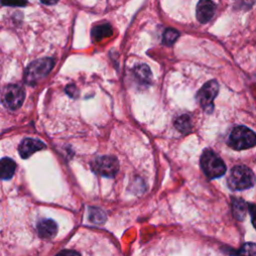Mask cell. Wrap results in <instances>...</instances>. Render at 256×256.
Masks as SVG:
<instances>
[{
	"label": "cell",
	"mask_w": 256,
	"mask_h": 256,
	"mask_svg": "<svg viewBox=\"0 0 256 256\" xmlns=\"http://www.w3.org/2000/svg\"><path fill=\"white\" fill-rule=\"evenodd\" d=\"M200 165L204 174L211 179L221 177L226 172V166L223 160L210 149L203 151L200 158Z\"/></svg>",
	"instance_id": "6da1fadb"
},
{
	"label": "cell",
	"mask_w": 256,
	"mask_h": 256,
	"mask_svg": "<svg viewBox=\"0 0 256 256\" xmlns=\"http://www.w3.org/2000/svg\"><path fill=\"white\" fill-rule=\"evenodd\" d=\"M253 171L244 165H238L232 168L228 178V185L234 190H244L252 187L255 183Z\"/></svg>",
	"instance_id": "7a4b0ae2"
},
{
	"label": "cell",
	"mask_w": 256,
	"mask_h": 256,
	"mask_svg": "<svg viewBox=\"0 0 256 256\" xmlns=\"http://www.w3.org/2000/svg\"><path fill=\"white\" fill-rule=\"evenodd\" d=\"M53 66L54 60L52 58H41L33 61L25 71V82L29 85H35L51 71Z\"/></svg>",
	"instance_id": "3957f363"
},
{
	"label": "cell",
	"mask_w": 256,
	"mask_h": 256,
	"mask_svg": "<svg viewBox=\"0 0 256 256\" xmlns=\"http://www.w3.org/2000/svg\"><path fill=\"white\" fill-rule=\"evenodd\" d=\"M228 144L235 150L249 149L256 145V134L245 126H238L232 130Z\"/></svg>",
	"instance_id": "277c9868"
},
{
	"label": "cell",
	"mask_w": 256,
	"mask_h": 256,
	"mask_svg": "<svg viewBox=\"0 0 256 256\" xmlns=\"http://www.w3.org/2000/svg\"><path fill=\"white\" fill-rule=\"evenodd\" d=\"M24 95L25 92L19 85L10 84L3 88L1 92V100L5 107L10 110H16L22 105Z\"/></svg>",
	"instance_id": "5b68a950"
},
{
	"label": "cell",
	"mask_w": 256,
	"mask_h": 256,
	"mask_svg": "<svg viewBox=\"0 0 256 256\" xmlns=\"http://www.w3.org/2000/svg\"><path fill=\"white\" fill-rule=\"evenodd\" d=\"M219 91V85L215 80H210L205 83L197 93V100L202 109L207 113L213 111V101Z\"/></svg>",
	"instance_id": "8992f818"
},
{
	"label": "cell",
	"mask_w": 256,
	"mask_h": 256,
	"mask_svg": "<svg viewBox=\"0 0 256 256\" xmlns=\"http://www.w3.org/2000/svg\"><path fill=\"white\" fill-rule=\"evenodd\" d=\"M91 167L93 171L101 176L104 177H113L119 168V163L117 158L114 156H100L96 158L92 164Z\"/></svg>",
	"instance_id": "52a82bcc"
},
{
	"label": "cell",
	"mask_w": 256,
	"mask_h": 256,
	"mask_svg": "<svg viewBox=\"0 0 256 256\" xmlns=\"http://www.w3.org/2000/svg\"><path fill=\"white\" fill-rule=\"evenodd\" d=\"M216 5L212 0H200L196 6V18L200 23H207L212 19Z\"/></svg>",
	"instance_id": "ba28073f"
},
{
	"label": "cell",
	"mask_w": 256,
	"mask_h": 256,
	"mask_svg": "<svg viewBox=\"0 0 256 256\" xmlns=\"http://www.w3.org/2000/svg\"><path fill=\"white\" fill-rule=\"evenodd\" d=\"M45 147H46L45 144L38 139L25 138L21 141V143L18 147V150H19L20 156L22 158L26 159V158H29L32 154H34L36 151L42 150Z\"/></svg>",
	"instance_id": "9c48e42d"
},
{
	"label": "cell",
	"mask_w": 256,
	"mask_h": 256,
	"mask_svg": "<svg viewBox=\"0 0 256 256\" xmlns=\"http://www.w3.org/2000/svg\"><path fill=\"white\" fill-rule=\"evenodd\" d=\"M37 231L43 239L53 238L57 233V224L52 219H42L37 224Z\"/></svg>",
	"instance_id": "30bf717a"
},
{
	"label": "cell",
	"mask_w": 256,
	"mask_h": 256,
	"mask_svg": "<svg viewBox=\"0 0 256 256\" xmlns=\"http://www.w3.org/2000/svg\"><path fill=\"white\" fill-rule=\"evenodd\" d=\"M16 171V163L11 158L5 157L0 160V179L8 180L12 178Z\"/></svg>",
	"instance_id": "8fae6325"
},
{
	"label": "cell",
	"mask_w": 256,
	"mask_h": 256,
	"mask_svg": "<svg viewBox=\"0 0 256 256\" xmlns=\"http://www.w3.org/2000/svg\"><path fill=\"white\" fill-rule=\"evenodd\" d=\"M112 33H113V30L111 25L108 23H105V24H100L95 26L91 31V36L94 41H101L102 39L111 36Z\"/></svg>",
	"instance_id": "7c38bea8"
},
{
	"label": "cell",
	"mask_w": 256,
	"mask_h": 256,
	"mask_svg": "<svg viewBox=\"0 0 256 256\" xmlns=\"http://www.w3.org/2000/svg\"><path fill=\"white\" fill-rule=\"evenodd\" d=\"M135 78L142 84H148L151 82L152 74L150 68L146 64H140L134 67L133 70Z\"/></svg>",
	"instance_id": "4fadbf2b"
},
{
	"label": "cell",
	"mask_w": 256,
	"mask_h": 256,
	"mask_svg": "<svg viewBox=\"0 0 256 256\" xmlns=\"http://www.w3.org/2000/svg\"><path fill=\"white\" fill-rule=\"evenodd\" d=\"M232 207L234 217L237 220H243L248 212V204L242 199H234Z\"/></svg>",
	"instance_id": "5bb4252c"
},
{
	"label": "cell",
	"mask_w": 256,
	"mask_h": 256,
	"mask_svg": "<svg viewBox=\"0 0 256 256\" xmlns=\"http://www.w3.org/2000/svg\"><path fill=\"white\" fill-rule=\"evenodd\" d=\"M89 220L94 224H103L106 221V214L97 207L89 208Z\"/></svg>",
	"instance_id": "9a60e30c"
},
{
	"label": "cell",
	"mask_w": 256,
	"mask_h": 256,
	"mask_svg": "<svg viewBox=\"0 0 256 256\" xmlns=\"http://www.w3.org/2000/svg\"><path fill=\"white\" fill-rule=\"evenodd\" d=\"M175 127L177 128L178 131H180L183 134H186L190 132L191 130V122L190 118L187 115H182L178 117L175 121Z\"/></svg>",
	"instance_id": "2e32d148"
},
{
	"label": "cell",
	"mask_w": 256,
	"mask_h": 256,
	"mask_svg": "<svg viewBox=\"0 0 256 256\" xmlns=\"http://www.w3.org/2000/svg\"><path fill=\"white\" fill-rule=\"evenodd\" d=\"M179 37V32L173 28H167L163 34V43L167 46H171Z\"/></svg>",
	"instance_id": "e0dca14e"
},
{
	"label": "cell",
	"mask_w": 256,
	"mask_h": 256,
	"mask_svg": "<svg viewBox=\"0 0 256 256\" xmlns=\"http://www.w3.org/2000/svg\"><path fill=\"white\" fill-rule=\"evenodd\" d=\"M237 253L244 255H256V245L254 243H246L239 249V251H237Z\"/></svg>",
	"instance_id": "ac0fdd59"
},
{
	"label": "cell",
	"mask_w": 256,
	"mask_h": 256,
	"mask_svg": "<svg viewBox=\"0 0 256 256\" xmlns=\"http://www.w3.org/2000/svg\"><path fill=\"white\" fill-rule=\"evenodd\" d=\"M2 5L5 6H17V7H23L27 5V0H0Z\"/></svg>",
	"instance_id": "d6986e66"
},
{
	"label": "cell",
	"mask_w": 256,
	"mask_h": 256,
	"mask_svg": "<svg viewBox=\"0 0 256 256\" xmlns=\"http://www.w3.org/2000/svg\"><path fill=\"white\" fill-rule=\"evenodd\" d=\"M248 210L252 216V224L256 228V205H254V204L248 205Z\"/></svg>",
	"instance_id": "ffe728a7"
},
{
	"label": "cell",
	"mask_w": 256,
	"mask_h": 256,
	"mask_svg": "<svg viewBox=\"0 0 256 256\" xmlns=\"http://www.w3.org/2000/svg\"><path fill=\"white\" fill-rule=\"evenodd\" d=\"M40 1L46 5H53V4H56L59 0H40Z\"/></svg>",
	"instance_id": "44dd1931"
}]
</instances>
